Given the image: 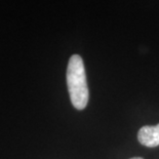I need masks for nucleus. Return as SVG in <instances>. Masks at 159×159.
I'll return each instance as SVG.
<instances>
[{
    "mask_svg": "<svg viewBox=\"0 0 159 159\" xmlns=\"http://www.w3.org/2000/svg\"><path fill=\"white\" fill-rule=\"evenodd\" d=\"M67 85L74 108L83 110L89 103V93L84 64L78 55H73L69 60L67 68Z\"/></svg>",
    "mask_w": 159,
    "mask_h": 159,
    "instance_id": "obj_1",
    "label": "nucleus"
},
{
    "mask_svg": "<svg viewBox=\"0 0 159 159\" xmlns=\"http://www.w3.org/2000/svg\"><path fill=\"white\" fill-rule=\"evenodd\" d=\"M138 140L146 147H157L159 145V124L155 126H143L138 133Z\"/></svg>",
    "mask_w": 159,
    "mask_h": 159,
    "instance_id": "obj_2",
    "label": "nucleus"
},
{
    "mask_svg": "<svg viewBox=\"0 0 159 159\" xmlns=\"http://www.w3.org/2000/svg\"><path fill=\"white\" fill-rule=\"evenodd\" d=\"M130 159H143V158H141V157H134V158H130Z\"/></svg>",
    "mask_w": 159,
    "mask_h": 159,
    "instance_id": "obj_3",
    "label": "nucleus"
}]
</instances>
